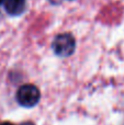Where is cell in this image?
Segmentation results:
<instances>
[{"instance_id":"1","label":"cell","mask_w":124,"mask_h":125,"mask_svg":"<svg viewBox=\"0 0 124 125\" xmlns=\"http://www.w3.org/2000/svg\"><path fill=\"white\" fill-rule=\"evenodd\" d=\"M53 52L59 57H68L72 55L76 48V40L70 33H62L55 36L52 43Z\"/></svg>"},{"instance_id":"2","label":"cell","mask_w":124,"mask_h":125,"mask_svg":"<svg viewBox=\"0 0 124 125\" xmlns=\"http://www.w3.org/2000/svg\"><path fill=\"white\" fill-rule=\"evenodd\" d=\"M17 101L20 105L24 108H32L39 103L41 99V92L39 88L32 83L23 84L17 91Z\"/></svg>"},{"instance_id":"3","label":"cell","mask_w":124,"mask_h":125,"mask_svg":"<svg viewBox=\"0 0 124 125\" xmlns=\"http://www.w3.org/2000/svg\"><path fill=\"white\" fill-rule=\"evenodd\" d=\"M3 7L10 15H20L26 9V0H3Z\"/></svg>"},{"instance_id":"4","label":"cell","mask_w":124,"mask_h":125,"mask_svg":"<svg viewBox=\"0 0 124 125\" xmlns=\"http://www.w3.org/2000/svg\"><path fill=\"white\" fill-rule=\"evenodd\" d=\"M21 125H35V124L32 123V122H24V123H22Z\"/></svg>"},{"instance_id":"5","label":"cell","mask_w":124,"mask_h":125,"mask_svg":"<svg viewBox=\"0 0 124 125\" xmlns=\"http://www.w3.org/2000/svg\"><path fill=\"white\" fill-rule=\"evenodd\" d=\"M0 125H14V124L10 123V122H3V123H1Z\"/></svg>"},{"instance_id":"6","label":"cell","mask_w":124,"mask_h":125,"mask_svg":"<svg viewBox=\"0 0 124 125\" xmlns=\"http://www.w3.org/2000/svg\"><path fill=\"white\" fill-rule=\"evenodd\" d=\"M1 3H3V0H0V4Z\"/></svg>"}]
</instances>
